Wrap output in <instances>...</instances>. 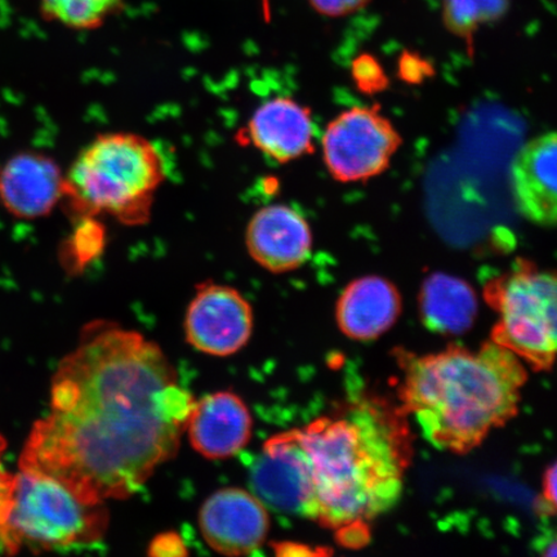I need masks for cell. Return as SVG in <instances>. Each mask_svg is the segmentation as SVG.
Returning a JSON list of instances; mask_svg holds the SVG:
<instances>
[{
	"label": "cell",
	"instance_id": "cell-1",
	"mask_svg": "<svg viewBox=\"0 0 557 557\" xmlns=\"http://www.w3.org/2000/svg\"><path fill=\"white\" fill-rule=\"evenodd\" d=\"M194 404L157 344L90 323L53 375L51 413L34 424L20 470L86 504L128 498L177 455Z\"/></svg>",
	"mask_w": 557,
	"mask_h": 557
},
{
	"label": "cell",
	"instance_id": "cell-2",
	"mask_svg": "<svg viewBox=\"0 0 557 557\" xmlns=\"http://www.w3.org/2000/svg\"><path fill=\"white\" fill-rule=\"evenodd\" d=\"M295 431L309 465L311 520L334 531L371 528L399 504L413 457L401 407L361 399Z\"/></svg>",
	"mask_w": 557,
	"mask_h": 557
},
{
	"label": "cell",
	"instance_id": "cell-3",
	"mask_svg": "<svg viewBox=\"0 0 557 557\" xmlns=\"http://www.w3.org/2000/svg\"><path fill=\"white\" fill-rule=\"evenodd\" d=\"M398 361L400 407L438 450L468 455L519 413L525 364L492 339L476 350L400 351Z\"/></svg>",
	"mask_w": 557,
	"mask_h": 557
},
{
	"label": "cell",
	"instance_id": "cell-4",
	"mask_svg": "<svg viewBox=\"0 0 557 557\" xmlns=\"http://www.w3.org/2000/svg\"><path fill=\"white\" fill-rule=\"evenodd\" d=\"M164 180V159L150 139L115 132L97 136L74 159L64 198L82 218L109 214L124 225H143Z\"/></svg>",
	"mask_w": 557,
	"mask_h": 557
},
{
	"label": "cell",
	"instance_id": "cell-5",
	"mask_svg": "<svg viewBox=\"0 0 557 557\" xmlns=\"http://www.w3.org/2000/svg\"><path fill=\"white\" fill-rule=\"evenodd\" d=\"M484 298L497 315L493 343L534 372L552 371L557 361V269L518 259L486 282Z\"/></svg>",
	"mask_w": 557,
	"mask_h": 557
},
{
	"label": "cell",
	"instance_id": "cell-6",
	"mask_svg": "<svg viewBox=\"0 0 557 557\" xmlns=\"http://www.w3.org/2000/svg\"><path fill=\"white\" fill-rule=\"evenodd\" d=\"M109 525L104 504L90 505L58 480L21 471L13 484L5 529L17 554L89 545L103 537Z\"/></svg>",
	"mask_w": 557,
	"mask_h": 557
},
{
	"label": "cell",
	"instance_id": "cell-7",
	"mask_svg": "<svg viewBox=\"0 0 557 557\" xmlns=\"http://www.w3.org/2000/svg\"><path fill=\"white\" fill-rule=\"evenodd\" d=\"M403 138L380 104L352 107L326 125L322 137L325 169L343 184L366 183L389 169Z\"/></svg>",
	"mask_w": 557,
	"mask_h": 557
},
{
	"label": "cell",
	"instance_id": "cell-8",
	"mask_svg": "<svg viewBox=\"0 0 557 557\" xmlns=\"http://www.w3.org/2000/svg\"><path fill=\"white\" fill-rule=\"evenodd\" d=\"M253 320L252 306L239 290L206 282L199 285L187 308V343L212 357H230L248 344Z\"/></svg>",
	"mask_w": 557,
	"mask_h": 557
},
{
	"label": "cell",
	"instance_id": "cell-9",
	"mask_svg": "<svg viewBox=\"0 0 557 557\" xmlns=\"http://www.w3.org/2000/svg\"><path fill=\"white\" fill-rule=\"evenodd\" d=\"M250 486L264 505L276 511L310 518L312 487L296 431L277 434L263 445L250 469Z\"/></svg>",
	"mask_w": 557,
	"mask_h": 557
},
{
	"label": "cell",
	"instance_id": "cell-10",
	"mask_svg": "<svg viewBox=\"0 0 557 557\" xmlns=\"http://www.w3.org/2000/svg\"><path fill=\"white\" fill-rule=\"evenodd\" d=\"M199 528L214 552L242 556L256 552L267 541L270 517L256 494L240 487H224L201 506Z\"/></svg>",
	"mask_w": 557,
	"mask_h": 557
},
{
	"label": "cell",
	"instance_id": "cell-11",
	"mask_svg": "<svg viewBox=\"0 0 557 557\" xmlns=\"http://www.w3.org/2000/svg\"><path fill=\"white\" fill-rule=\"evenodd\" d=\"M65 195V174L44 152L20 151L0 166V206L12 218H47Z\"/></svg>",
	"mask_w": 557,
	"mask_h": 557
},
{
	"label": "cell",
	"instance_id": "cell-12",
	"mask_svg": "<svg viewBox=\"0 0 557 557\" xmlns=\"http://www.w3.org/2000/svg\"><path fill=\"white\" fill-rule=\"evenodd\" d=\"M312 242L311 227L305 215L284 205L257 211L246 234L249 256L274 274L301 268L310 259Z\"/></svg>",
	"mask_w": 557,
	"mask_h": 557
},
{
	"label": "cell",
	"instance_id": "cell-13",
	"mask_svg": "<svg viewBox=\"0 0 557 557\" xmlns=\"http://www.w3.org/2000/svg\"><path fill=\"white\" fill-rule=\"evenodd\" d=\"M510 184L522 218L535 226L557 227V132L522 146L511 164Z\"/></svg>",
	"mask_w": 557,
	"mask_h": 557
},
{
	"label": "cell",
	"instance_id": "cell-14",
	"mask_svg": "<svg viewBox=\"0 0 557 557\" xmlns=\"http://www.w3.org/2000/svg\"><path fill=\"white\" fill-rule=\"evenodd\" d=\"M247 138L263 156L285 164L315 151L311 110L290 97H275L257 109Z\"/></svg>",
	"mask_w": 557,
	"mask_h": 557
},
{
	"label": "cell",
	"instance_id": "cell-15",
	"mask_svg": "<svg viewBox=\"0 0 557 557\" xmlns=\"http://www.w3.org/2000/svg\"><path fill=\"white\" fill-rule=\"evenodd\" d=\"M252 416L238 395L213 393L195 401L186 429L193 448L209 459L238 455L252 435Z\"/></svg>",
	"mask_w": 557,
	"mask_h": 557
},
{
	"label": "cell",
	"instance_id": "cell-16",
	"mask_svg": "<svg viewBox=\"0 0 557 557\" xmlns=\"http://www.w3.org/2000/svg\"><path fill=\"white\" fill-rule=\"evenodd\" d=\"M401 312L399 288L380 275L361 276L348 283L336 305L339 331L359 343L379 339L393 329Z\"/></svg>",
	"mask_w": 557,
	"mask_h": 557
},
{
	"label": "cell",
	"instance_id": "cell-17",
	"mask_svg": "<svg viewBox=\"0 0 557 557\" xmlns=\"http://www.w3.org/2000/svg\"><path fill=\"white\" fill-rule=\"evenodd\" d=\"M418 309L422 324L443 336H459L475 324L479 301L475 289L465 278L434 273L424 278Z\"/></svg>",
	"mask_w": 557,
	"mask_h": 557
},
{
	"label": "cell",
	"instance_id": "cell-18",
	"mask_svg": "<svg viewBox=\"0 0 557 557\" xmlns=\"http://www.w3.org/2000/svg\"><path fill=\"white\" fill-rule=\"evenodd\" d=\"M40 15L74 30H95L120 12L123 0H35Z\"/></svg>",
	"mask_w": 557,
	"mask_h": 557
},
{
	"label": "cell",
	"instance_id": "cell-19",
	"mask_svg": "<svg viewBox=\"0 0 557 557\" xmlns=\"http://www.w3.org/2000/svg\"><path fill=\"white\" fill-rule=\"evenodd\" d=\"M508 0H443L444 26L473 52L480 27L506 15Z\"/></svg>",
	"mask_w": 557,
	"mask_h": 557
},
{
	"label": "cell",
	"instance_id": "cell-20",
	"mask_svg": "<svg viewBox=\"0 0 557 557\" xmlns=\"http://www.w3.org/2000/svg\"><path fill=\"white\" fill-rule=\"evenodd\" d=\"M103 240V228L94 218H82L67 247L69 257H73V269L83 268L96 259L102 252Z\"/></svg>",
	"mask_w": 557,
	"mask_h": 557
},
{
	"label": "cell",
	"instance_id": "cell-21",
	"mask_svg": "<svg viewBox=\"0 0 557 557\" xmlns=\"http://www.w3.org/2000/svg\"><path fill=\"white\" fill-rule=\"evenodd\" d=\"M351 78L360 92L369 96L381 94L389 86L385 69L369 53L360 54L352 61Z\"/></svg>",
	"mask_w": 557,
	"mask_h": 557
},
{
	"label": "cell",
	"instance_id": "cell-22",
	"mask_svg": "<svg viewBox=\"0 0 557 557\" xmlns=\"http://www.w3.org/2000/svg\"><path fill=\"white\" fill-rule=\"evenodd\" d=\"M433 66L424 61L421 55L412 52H404L399 61V75L403 81L418 83L433 74Z\"/></svg>",
	"mask_w": 557,
	"mask_h": 557
},
{
	"label": "cell",
	"instance_id": "cell-23",
	"mask_svg": "<svg viewBox=\"0 0 557 557\" xmlns=\"http://www.w3.org/2000/svg\"><path fill=\"white\" fill-rule=\"evenodd\" d=\"M187 548L177 533L169 532L157 535L149 546V555L156 557L185 556Z\"/></svg>",
	"mask_w": 557,
	"mask_h": 557
},
{
	"label": "cell",
	"instance_id": "cell-24",
	"mask_svg": "<svg viewBox=\"0 0 557 557\" xmlns=\"http://www.w3.org/2000/svg\"><path fill=\"white\" fill-rule=\"evenodd\" d=\"M369 2L371 0H310L313 10L332 17L350 15L363 9Z\"/></svg>",
	"mask_w": 557,
	"mask_h": 557
},
{
	"label": "cell",
	"instance_id": "cell-25",
	"mask_svg": "<svg viewBox=\"0 0 557 557\" xmlns=\"http://www.w3.org/2000/svg\"><path fill=\"white\" fill-rule=\"evenodd\" d=\"M12 492H0V555H15V549L11 545L9 533H7L5 524L12 506Z\"/></svg>",
	"mask_w": 557,
	"mask_h": 557
},
{
	"label": "cell",
	"instance_id": "cell-26",
	"mask_svg": "<svg viewBox=\"0 0 557 557\" xmlns=\"http://www.w3.org/2000/svg\"><path fill=\"white\" fill-rule=\"evenodd\" d=\"M542 500L547 511L557 513V461L543 475Z\"/></svg>",
	"mask_w": 557,
	"mask_h": 557
},
{
	"label": "cell",
	"instance_id": "cell-27",
	"mask_svg": "<svg viewBox=\"0 0 557 557\" xmlns=\"http://www.w3.org/2000/svg\"><path fill=\"white\" fill-rule=\"evenodd\" d=\"M275 554L277 556H317L330 555L331 549H323L301 545V543L283 542L274 545Z\"/></svg>",
	"mask_w": 557,
	"mask_h": 557
},
{
	"label": "cell",
	"instance_id": "cell-28",
	"mask_svg": "<svg viewBox=\"0 0 557 557\" xmlns=\"http://www.w3.org/2000/svg\"><path fill=\"white\" fill-rule=\"evenodd\" d=\"M7 443L4 437L0 435V492L11 491L13 484H15V475H11V473L7 472L3 469L2 465V456L5 450Z\"/></svg>",
	"mask_w": 557,
	"mask_h": 557
},
{
	"label": "cell",
	"instance_id": "cell-29",
	"mask_svg": "<svg viewBox=\"0 0 557 557\" xmlns=\"http://www.w3.org/2000/svg\"><path fill=\"white\" fill-rule=\"evenodd\" d=\"M542 555L545 556H557V534L553 541H549L542 549Z\"/></svg>",
	"mask_w": 557,
	"mask_h": 557
},
{
	"label": "cell",
	"instance_id": "cell-30",
	"mask_svg": "<svg viewBox=\"0 0 557 557\" xmlns=\"http://www.w3.org/2000/svg\"><path fill=\"white\" fill-rule=\"evenodd\" d=\"M261 2H262V7H263V12L267 13V15L269 16L270 0H261Z\"/></svg>",
	"mask_w": 557,
	"mask_h": 557
}]
</instances>
